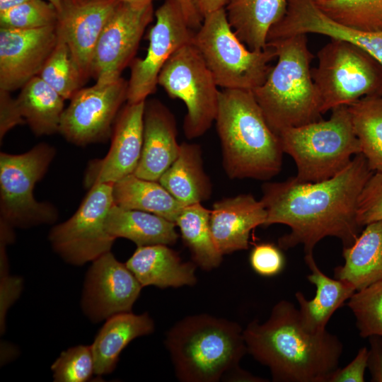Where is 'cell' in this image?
<instances>
[{
  "mask_svg": "<svg viewBox=\"0 0 382 382\" xmlns=\"http://www.w3.org/2000/svg\"><path fill=\"white\" fill-rule=\"evenodd\" d=\"M190 1L203 18L210 13L225 8L228 0H190Z\"/></svg>",
  "mask_w": 382,
  "mask_h": 382,
  "instance_id": "obj_44",
  "label": "cell"
},
{
  "mask_svg": "<svg viewBox=\"0 0 382 382\" xmlns=\"http://www.w3.org/2000/svg\"><path fill=\"white\" fill-rule=\"evenodd\" d=\"M142 286L127 265L108 252L92 262L86 277L81 306L93 322L130 312Z\"/></svg>",
  "mask_w": 382,
  "mask_h": 382,
  "instance_id": "obj_15",
  "label": "cell"
},
{
  "mask_svg": "<svg viewBox=\"0 0 382 382\" xmlns=\"http://www.w3.org/2000/svg\"><path fill=\"white\" fill-rule=\"evenodd\" d=\"M20 110L37 136L59 132L64 99L39 76L21 88L16 98Z\"/></svg>",
  "mask_w": 382,
  "mask_h": 382,
  "instance_id": "obj_30",
  "label": "cell"
},
{
  "mask_svg": "<svg viewBox=\"0 0 382 382\" xmlns=\"http://www.w3.org/2000/svg\"><path fill=\"white\" fill-rule=\"evenodd\" d=\"M57 35V44L38 76L64 100H70L84 84L65 39L58 31Z\"/></svg>",
  "mask_w": 382,
  "mask_h": 382,
  "instance_id": "obj_34",
  "label": "cell"
},
{
  "mask_svg": "<svg viewBox=\"0 0 382 382\" xmlns=\"http://www.w3.org/2000/svg\"><path fill=\"white\" fill-rule=\"evenodd\" d=\"M154 330V323L147 313L137 315L120 313L108 318L91 345L98 377L111 373L119 356L128 344L138 337Z\"/></svg>",
  "mask_w": 382,
  "mask_h": 382,
  "instance_id": "obj_25",
  "label": "cell"
},
{
  "mask_svg": "<svg viewBox=\"0 0 382 382\" xmlns=\"http://www.w3.org/2000/svg\"><path fill=\"white\" fill-rule=\"evenodd\" d=\"M55 382H85L95 375L91 346L77 345L62 352L51 366Z\"/></svg>",
  "mask_w": 382,
  "mask_h": 382,
  "instance_id": "obj_37",
  "label": "cell"
},
{
  "mask_svg": "<svg viewBox=\"0 0 382 382\" xmlns=\"http://www.w3.org/2000/svg\"><path fill=\"white\" fill-rule=\"evenodd\" d=\"M275 38L297 34H318L350 42L382 64V31L364 32L342 25L324 13L313 0H288L283 18L272 29Z\"/></svg>",
  "mask_w": 382,
  "mask_h": 382,
  "instance_id": "obj_19",
  "label": "cell"
},
{
  "mask_svg": "<svg viewBox=\"0 0 382 382\" xmlns=\"http://www.w3.org/2000/svg\"><path fill=\"white\" fill-rule=\"evenodd\" d=\"M192 43L221 89L253 91L264 83L277 57L270 47L250 50L234 33L224 8L203 18Z\"/></svg>",
  "mask_w": 382,
  "mask_h": 382,
  "instance_id": "obj_7",
  "label": "cell"
},
{
  "mask_svg": "<svg viewBox=\"0 0 382 382\" xmlns=\"http://www.w3.org/2000/svg\"><path fill=\"white\" fill-rule=\"evenodd\" d=\"M373 173L359 154L342 171L325 180L302 182L294 176L265 183L260 199L267 212L264 226L281 224L290 228L289 233L278 239L284 250L302 245L305 255L313 254L318 242L328 236L347 247L359 234L358 201Z\"/></svg>",
  "mask_w": 382,
  "mask_h": 382,
  "instance_id": "obj_1",
  "label": "cell"
},
{
  "mask_svg": "<svg viewBox=\"0 0 382 382\" xmlns=\"http://www.w3.org/2000/svg\"><path fill=\"white\" fill-rule=\"evenodd\" d=\"M348 110L361 154L372 171L382 172V95L364 97Z\"/></svg>",
  "mask_w": 382,
  "mask_h": 382,
  "instance_id": "obj_32",
  "label": "cell"
},
{
  "mask_svg": "<svg viewBox=\"0 0 382 382\" xmlns=\"http://www.w3.org/2000/svg\"><path fill=\"white\" fill-rule=\"evenodd\" d=\"M28 1L29 0H0V12H3Z\"/></svg>",
  "mask_w": 382,
  "mask_h": 382,
  "instance_id": "obj_46",
  "label": "cell"
},
{
  "mask_svg": "<svg viewBox=\"0 0 382 382\" xmlns=\"http://www.w3.org/2000/svg\"><path fill=\"white\" fill-rule=\"evenodd\" d=\"M333 21L364 32L382 31V0H313Z\"/></svg>",
  "mask_w": 382,
  "mask_h": 382,
  "instance_id": "obj_33",
  "label": "cell"
},
{
  "mask_svg": "<svg viewBox=\"0 0 382 382\" xmlns=\"http://www.w3.org/2000/svg\"><path fill=\"white\" fill-rule=\"evenodd\" d=\"M378 220H382V172H374L359 196L357 221L362 228Z\"/></svg>",
  "mask_w": 382,
  "mask_h": 382,
  "instance_id": "obj_38",
  "label": "cell"
},
{
  "mask_svg": "<svg viewBox=\"0 0 382 382\" xmlns=\"http://www.w3.org/2000/svg\"><path fill=\"white\" fill-rule=\"evenodd\" d=\"M328 120L284 129L279 134L284 154L294 161L302 182L328 180L342 171L361 147L348 106L332 109Z\"/></svg>",
  "mask_w": 382,
  "mask_h": 382,
  "instance_id": "obj_6",
  "label": "cell"
},
{
  "mask_svg": "<svg viewBox=\"0 0 382 382\" xmlns=\"http://www.w3.org/2000/svg\"><path fill=\"white\" fill-rule=\"evenodd\" d=\"M317 58L311 75L323 114L366 96L382 95V64L359 46L331 39L318 52Z\"/></svg>",
  "mask_w": 382,
  "mask_h": 382,
  "instance_id": "obj_8",
  "label": "cell"
},
{
  "mask_svg": "<svg viewBox=\"0 0 382 382\" xmlns=\"http://www.w3.org/2000/svg\"><path fill=\"white\" fill-rule=\"evenodd\" d=\"M145 101L127 103L121 109L113 125L108 154L88 163L83 180L86 187L114 184L134 174L142 150Z\"/></svg>",
  "mask_w": 382,
  "mask_h": 382,
  "instance_id": "obj_16",
  "label": "cell"
},
{
  "mask_svg": "<svg viewBox=\"0 0 382 382\" xmlns=\"http://www.w3.org/2000/svg\"><path fill=\"white\" fill-rule=\"evenodd\" d=\"M158 85L186 106L185 137L202 136L215 122L220 90L203 57L192 42L178 49L160 71Z\"/></svg>",
  "mask_w": 382,
  "mask_h": 382,
  "instance_id": "obj_10",
  "label": "cell"
},
{
  "mask_svg": "<svg viewBox=\"0 0 382 382\" xmlns=\"http://www.w3.org/2000/svg\"><path fill=\"white\" fill-rule=\"evenodd\" d=\"M158 182L184 206L208 199L212 185L204 169L201 146L181 143L177 158Z\"/></svg>",
  "mask_w": 382,
  "mask_h": 382,
  "instance_id": "obj_27",
  "label": "cell"
},
{
  "mask_svg": "<svg viewBox=\"0 0 382 382\" xmlns=\"http://www.w3.org/2000/svg\"><path fill=\"white\" fill-rule=\"evenodd\" d=\"M112 187H91L74 214L51 229V245L66 262L82 265L110 251L115 238L107 231L105 221L114 204Z\"/></svg>",
  "mask_w": 382,
  "mask_h": 382,
  "instance_id": "obj_11",
  "label": "cell"
},
{
  "mask_svg": "<svg viewBox=\"0 0 382 382\" xmlns=\"http://www.w3.org/2000/svg\"><path fill=\"white\" fill-rule=\"evenodd\" d=\"M55 7L43 0H29L0 12V28L30 30L57 25Z\"/></svg>",
  "mask_w": 382,
  "mask_h": 382,
  "instance_id": "obj_36",
  "label": "cell"
},
{
  "mask_svg": "<svg viewBox=\"0 0 382 382\" xmlns=\"http://www.w3.org/2000/svg\"><path fill=\"white\" fill-rule=\"evenodd\" d=\"M114 204L127 209L139 210L175 222L185 207L158 181L129 175L112 187Z\"/></svg>",
  "mask_w": 382,
  "mask_h": 382,
  "instance_id": "obj_29",
  "label": "cell"
},
{
  "mask_svg": "<svg viewBox=\"0 0 382 382\" xmlns=\"http://www.w3.org/2000/svg\"><path fill=\"white\" fill-rule=\"evenodd\" d=\"M120 1L72 0L59 14L57 30L65 39L83 84L91 77L99 37Z\"/></svg>",
  "mask_w": 382,
  "mask_h": 382,
  "instance_id": "obj_18",
  "label": "cell"
},
{
  "mask_svg": "<svg viewBox=\"0 0 382 382\" xmlns=\"http://www.w3.org/2000/svg\"><path fill=\"white\" fill-rule=\"evenodd\" d=\"M215 122L229 178L268 180L280 172L284 152L279 136L251 91L221 89Z\"/></svg>",
  "mask_w": 382,
  "mask_h": 382,
  "instance_id": "obj_3",
  "label": "cell"
},
{
  "mask_svg": "<svg viewBox=\"0 0 382 382\" xmlns=\"http://www.w3.org/2000/svg\"><path fill=\"white\" fill-rule=\"evenodd\" d=\"M26 123L16 99L10 91L0 89V141L14 127Z\"/></svg>",
  "mask_w": 382,
  "mask_h": 382,
  "instance_id": "obj_40",
  "label": "cell"
},
{
  "mask_svg": "<svg viewBox=\"0 0 382 382\" xmlns=\"http://www.w3.org/2000/svg\"><path fill=\"white\" fill-rule=\"evenodd\" d=\"M125 265L142 287L165 289L192 286L197 282V265L193 262H183L178 253L168 245L137 247Z\"/></svg>",
  "mask_w": 382,
  "mask_h": 382,
  "instance_id": "obj_22",
  "label": "cell"
},
{
  "mask_svg": "<svg viewBox=\"0 0 382 382\" xmlns=\"http://www.w3.org/2000/svg\"><path fill=\"white\" fill-rule=\"evenodd\" d=\"M122 2H127L131 4H144V3H153L154 0H117Z\"/></svg>",
  "mask_w": 382,
  "mask_h": 382,
  "instance_id": "obj_48",
  "label": "cell"
},
{
  "mask_svg": "<svg viewBox=\"0 0 382 382\" xmlns=\"http://www.w3.org/2000/svg\"><path fill=\"white\" fill-rule=\"evenodd\" d=\"M363 228L354 243L343 248L344 263L334 269L335 278L356 291L382 281V220Z\"/></svg>",
  "mask_w": 382,
  "mask_h": 382,
  "instance_id": "obj_24",
  "label": "cell"
},
{
  "mask_svg": "<svg viewBox=\"0 0 382 382\" xmlns=\"http://www.w3.org/2000/svg\"><path fill=\"white\" fill-rule=\"evenodd\" d=\"M55 156L53 146L41 143L21 154H0L1 220L11 227L52 224L56 208L34 198L35 184L46 173Z\"/></svg>",
  "mask_w": 382,
  "mask_h": 382,
  "instance_id": "obj_9",
  "label": "cell"
},
{
  "mask_svg": "<svg viewBox=\"0 0 382 382\" xmlns=\"http://www.w3.org/2000/svg\"><path fill=\"white\" fill-rule=\"evenodd\" d=\"M128 81L122 77L107 84L80 88L64 109L59 132L77 146L106 141L127 101Z\"/></svg>",
  "mask_w": 382,
  "mask_h": 382,
  "instance_id": "obj_13",
  "label": "cell"
},
{
  "mask_svg": "<svg viewBox=\"0 0 382 382\" xmlns=\"http://www.w3.org/2000/svg\"><path fill=\"white\" fill-rule=\"evenodd\" d=\"M106 230L115 239L124 238L137 247L175 244L178 238L175 224L158 215L113 204L106 218Z\"/></svg>",
  "mask_w": 382,
  "mask_h": 382,
  "instance_id": "obj_28",
  "label": "cell"
},
{
  "mask_svg": "<svg viewBox=\"0 0 382 382\" xmlns=\"http://www.w3.org/2000/svg\"><path fill=\"white\" fill-rule=\"evenodd\" d=\"M166 345L177 378L184 382L265 381L241 369L247 347L241 326L207 314L184 318L168 331Z\"/></svg>",
  "mask_w": 382,
  "mask_h": 382,
  "instance_id": "obj_4",
  "label": "cell"
},
{
  "mask_svg": "<svg viewBox=\"0 0 382 382\" xmlns=\"http://www.w3.org/2000/svg\"><path fill=\"white\" fill-rule=\"evenodd\" d=\"M249 262L255 272L267 277L279 274L285 266L281 248L272 243L255 245L250 251Z\"/></svg>",
  "mask_w": 382,
  "mask_h": 382,
  "instance_id": "obj_39",
  "label": "cell"
},
{
  "mask_svg": "<svg viewBox=\"0 0 382 382\" xmlns=\"http://www.w3.org/2000/svg\"><path fill=\"white\" fill-rule=\"evenodd\" d=\"M210 213L211 210L202 203L187 205L175 222L184 244L190 251L193 262L207 271L219 267L223 256L212 234Z\"/></svg>",
  "mask_w": 382,
  "mask_h": 382,
  "instance_id": "obj_31",
  "label": "cell"
},
{
  "mask_svg": "<svg viewBox=\"0 0 382 382\" xmlns=\"http://www.w3.org/2000/svg\"><path fill=\"white\" fill-rule=\"evenodd\" d=\"M186 21L192 30H198L202 25L203 18L197 12L190 0H178Z\"/></svg>",
  "mask_w": 382,
  "mask_h": 382,
  "instance_id": "obj_45",
  "label": "cell"
},
{
  "mask_svg": "<svg viewBox=\"0 0 382 382\" xmlns=\"http://www.w3.org/2000/svg\"><path fill=\"white\" fill-rule=\"evenodd\" d=\"M347 306L354 316L361 337H382V281L356 291Z\"/></svg>",
  "mask_w": 382,
  "mask_h": 382,
  "instance_id": "obj_35",
  "label": "cell"
},
{
  "mask_svg": "<svg viewBox=\"0 0 382 382\" xmlns=\"http://www.w3.org/2000/svg\"><path fill=\"white\" fill-rule=\"evenodd\" d=\"M22 280L20 277H11L8 271L1 272L0 284V323L1 333L5 329V318L9 307L18 298L22 289Z\"/></svg>",
  "mask_w": 382,
  "mask_h": 382,
  "instance_id": "obj_42",
  "label": "cell"
},
{
  "mask_svg": "<svg viewBox=\"0 0 382 382\" xmlns=\"http://www.w3.org/2000/svg\"><path fill=\"white\" fill-rule=\"evenodd\" d=\"M153 3L120 1L98 41L92 61L91 76L107 84L120 78L131 64L146 28L154 18Z\"/></svg>",
  "mask_w": 382,
  "mask_h": 382,
  "instance_id": "obj_14",
  "label": "cell"
},
{
  "mask_svg": "<svg viewBox=\"0 0 382 382\" xmlns=\"http://www.w3.org/2000/svg\"><path fill=\"white\" fill-rule=\"evenodd\" d=\"M267 212L261 200L242 194L216 202L209 224L215 244L222 255L247 250L250 233L265 226Z\"/></svg>",
  "mask_w": 382,
  "mask_h": 382,
  "instance_id": "obj_21",
  "label": "cell"
},
{
  "mask_svg": "<svg viewBox=\"0 0 382 382\" xmlns=\"http://www.w3.org/2000/svg\"><path fill=\"white\" fill-rule=\"evenodd\" d=\"M305 262L311 273L307 276L315 285L314 297L307 299L303 294H295L302 323L308 330L319 332L326 330V325L333 313L356 291L349 284L332 279L324 274L316 264L313 254L305 255Z\"/></svg>",
  "mask_w": 382,
  "mask_h": 382,
  "instance_id": "obj_23",
  "label": "cell"
},
{
  "mask_svg": "<svg viewBox=\"0 0 382 382\" xmlns=\"http://www.w3.org/2000/svg\"><path fill=\"white\" fill-rule=\"evenodd\" d=\"M370 348L367 369L371 376V381L382 382V337H369Z\"/></svg>",
  "mask_w": 382,
  "mask_h": 382,
  "instance_id": "obj_43",
  "label": "cell"
},
{
  "mask_svg": "<svg viewBox=\"0 0 382 382\" xmlns=\"http://www.w3.org/2000/svg\"><path fill=\"white\" fill-rule=\"evenodd\" d=\"M369 349H359L355 357L345 367L337 368L330 376L328 382H364L367 369Z\"/></svg>",
  "mask_w": 382,
  "mask_h": 382,
  "instance_id": "obj_41",
  "label": "cell"
},
{
  "mask_svg": "<svg viewBox=\"0 0 382 382\" xmlns=\"http://www.w3.org/2000/svg\"><path fill=\"white\" fill-rule=\"evenodd\" d=\"M288 0H228V21L238 38L251 50L267 48L271 28L286 12Z\"/></svg>",
  "mask_w": 382,
  "mask_h": 382,
  "instance_id": "obj_26",
  "label": "cell"
},
{
  "mask_svg": "<svg viewBox=\"0 0 382 382\" xmlns=\"http://www.w3.org/2000/svg\"><path fill=\"white\" fill-rule=\"evenodd\" d=\"M277 63L262 84L252 91L271 129L279 135L285 129L322 119V102L311 75L314 55L306 34L267 42Z\"/></svg>",
  "mask_w": 382,
  "mask_h": 382,
  "instance_id": "obj_5",
  "label": "cell"
},
{
  "mask_svg": "<svg viewBox=\"0 0 382 382\" xmlns=\"http://www.w3.org/2000/svg\"><path fill=\"white\" fill-rule=\"evenodd\" d=\"M71 1L72 0H48V1L55 7L58 14H59Z\"/></svg>",
  "mask_w": 382,
  "mask_h": 382,
  "instance_id": "obj_47",
  "label": "cell"
},
{
  "mask_svg": "<svg viewBox=\"0 0 382 382\" xmlns=\"http://www.w3.org/2000/svg\"><path fill=\"white\" fill-rule=\"evenodd\" d=\"M57 38V25L30 30L0 28V89H21L38 76Z\"/></svg>",
  "mask_w": 382,
  "mask_h": 382,
  "instance_id": "obj_17",
  "label": "cell"
},
{
  "mask_svg": "<svg viewBox=\"0 0 382 382\" xmlns=\"http://www.w3.org/2000/svg\"><path fill=\"white\" fill-rule=\"evenodd\" d=\"M177 133L175 118L170 110L158 100H146L142 150L134 174L158 181L178 155L180 144Z\"/></svg>",
  "mask_w": 382,
  "mask_h": 382,
  "instance_id": "obj_20",
  "label": "cell"
},
{
  "mask_svg": "<svg viewBox=\"0 0 382 382\" xmlns=\"http://www.w3.org/2000/svg\"><path fill=\"white\" fill-rule=\"evenodd\" d=\"M243 337L248 352L269 368L275 382H328L343 350L335 335L306 328L299 309L286 300L274 306L265 323H250Z\"/></svg>",
  "mask_w": 382,
  "mask_h": 382,
  "instance_id": "obj_2",
  "label": "cell"
},
{
  "mask_svg": "<svg viewBox=\"0 0 382 382\" xmlns=\"http://www.w3.org/2000/svg\"><path fill=\"white\" fill-rule=\"evenodd\" d=\"M154 15L156 23L149 34L146 56L134 59L129 65L128 103L145 101L156 91L163 66L178 49L192 42L195 33L189 26L178 0H165Z\"/></svg>",
  "mask_w": 382,
  "mask_h": 382,
  "instance_id": "obj_12",
  "label": "cell"
}]
</instances>
